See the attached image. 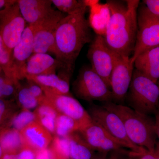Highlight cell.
<instances>
[{
  "label": "cell",
  "mask_w": 159,
  "mask_h": 159,
  "mask_svg": "<svg viewBox=\"0 0 159 159\" xmlns=\"http://www.w3.org/2000/svg\"><path fill=\"white\" fill-rule=\"evenodd\" d=\"M106 3L110 9L111 18L103 36L106 43L115 54L130 57L136 42L140 1L109 0Z\"/></svg>",
  "instance_id": "cell-1"
},
{
  "label": "cell",
  "mask_w": 159,
  "mask_h": 159,
  "mask_svg": "<svg viewBox=\"0 0 159 159\" xmlns=\"http://www.w3.org/2000/svg\"><path fill=\"white\" fill-rule=\"evenodd\" d=\"M87 9L66 15L58 23L55 32L54 54L72 74L82 48L92 41L91 27L85 17Z\"/></svg>",
  "instance_id": "cell-2"
},
{
  "label": "cell",
  "mask_w": 159,
  "mask_h": 159,
  "mask_svg": "<svg viewBox=\"0 0 159 159\" xmlns=\"http://www.w3.org/2000/svg\"><path fill=\"white\" fill-rule=\"evenodd\" d=\"M102 106L120 118L129 139L134 144L150 152H154L157 142L155 121L126 106L111 102H105Z\"/></svg>",
  "instance_id": "cell-3"
},
{
  "label": "cell",
  "mask_w": 159,
  "mask_h": 159,
  "mask_svg": "<svg viewBox=\"0 0 159 159\" xmlns=\"http://www.w3.org/2000/svg\"><path fill=\"white\" fill-rule=\"evenodd\" d=\"M127 96L129 105L141 113L148 116L155 114L158 107V85L136 69Z\"/></svg>",
  "instance_id": "cell-4"
},
{
  "label": "cell",
  "mask_w": 159,
  "mask_h": 159,
  "mask_svg": "<svg viewBox=\"0 0 159 159\" xmlns=\"http://www.w3.org/2000/svg\"><path fill=\"white\" fill-rule=\"evenodd\" d=\"M105 81L91 67H84L74 83L73 90L80 99L88 101L111 102V91Z\"/></svg>",
  "instance_id": "cell-5"
},
{
  "label": "cell",
  "mask_w": 159,
  "mask_h": 159,
  "mask_svg": "<svg viewBox=\"0 0 159 159\" xmlns=\"http://www.w3.org/2000/svg\"><path fill=\"white\" fill-rule=\"evenodd\" d=\"M137 19L136 42L130 57L131 61L134 64L135 59L143 51L159 46V17L152 14L145 5H139Z\"/></svg>",
  "instance_id": "cell-6"
},
{
  "label": "cell",
  "mask_w": 159,
  "mask_h": 159,
  "mask_svg": "<svg viewBox=\"0 0 159 159\" xmlns=\"http://www.w3.org/2000/svg\"><path fill=\"white\" fill-rule=\"evenodd\" d=\"M88 112L93 122L100 125L133 152L139 155L146 149L135 145L129 140L122 120L113 112L108 110L103 106L95 105L92 106Z\"/></svg>",
  "instance_id": "cell-7"
},
{
  "label": "cell",
  "mask_w": 159,
  "mask_h": 159,
  "mask_svg": "<svg viewBox=\"0 0 159 159\" xmlns=\"http://www.w3.org/2000/svg\"><path fill=\"white\" fill-rule=\"evenodd\" d=\"M26 23L17 1L0 11V35L11 53L27 27Z\"/></svg>",
  "instance_id": "cell-8"
},
{
  "label": "cell",
  "mask_w": 159,
  "mask_h": 159,
  "mask_svg": "<svg viewBox=\"0 0 159 159\" xmlns=\"http://www.w3.org/2000/svg\"><path fill=\"white\" fill-rule=\"evenodd\" d=\"M117 55L109 48L103 36L97 34L92 41L88 52L91 68L109 88L111 74Z\"/></svg>",
  "instance_id": "cell-9"
},
{
  "label": "cell",
  "mask_w": 159,
  "mask_h": 159,
  "mask_svg": "<svg viewBox=\"0 0 159 159\" xmlns=\"http://www.w3.org/2000/svg\"><path fill=\"white\" fill-rule=\"evenodd\" d=\"M42 89L48 101L57 112L74 119L80 125V129L92 122L88 112L72 96L59 95Z\"/></svg>",
  "instance_id": "cell-10"
},
{
  "label": "cell",
  "mask_w": 159,
  "mask_h": 159,
  "mask_svg": "<svg viewBox=\"0 0 159 159\" xmlns=\"http://www.w3.org/2000/svg\"><path fill=\"white\" fill-rule=\"evenodd\" d=\"M130 57L117 55L110 79L113 99L122 101L127 94L134 71Z\"/></svg>",
  "instance_id": "cell-11"
},
{
  "label": "cell",
  "mask_w": 159,
  "mask_h": 159,
  "mask_svg": "<svg viewBox=\"0 0 159 159\" xmlns=\"http://www.w3.org/2000/svg\"><path fill=\"white\" fill-rule=\"evenodd\" d=\"M66 15L53 9L43 21L34 36L33 54L50 52L54 54L56 29L60 21Z\"/></svg>",
  "instance_id": "cell-12"
},
{
  "label": "cell",
  "mask_w": 159,
  "mask_h": 159,
  "mask_svg": "<svg viewBox=\"0 0 159 159\" xmlns=\"http://www.w3.org/2000/svg\"><path fill=\"white\" fill-rule=\"evenodd\" d=\"M78 131L91 148L99 152H108L126 148L122 142L93 121Z\"/></svg>",
  "instance_id": "cell-13"
},
{
  "label": "cell",
  "mask_w": 159,
  "mask_h": 159,
  "mask_svg": "<svg viewBox=\"0 0 159 159\" xmlns=\"http://www.w3.org/2000/svg\"><path fill=\"white\" fill-rule=\"evenodd\" d=\"M42 22L28 25L12 51L13 70L16 77L19 81L21 80L22 71L26 62L33 54L34 36Z\"/></svg>",
  "instance_id": "cell-14"
},
{
  "label": "cell",
  "mask_w": 159,
  "mask_h": 159,
  "mask_svg": "<svg viewBox=\"0 0 159 159\" xmlns=\"http://www.w3.org/2000/svg\"><path fill=\"white\" fill-rule=\"evenodd\" d=\"M72 74L65 65L46 53L32 54L25 65L21 75V80L29 76L55 74L57 69Z\"/></svg>",
  "instance_id": "cell-15"
},
{
  "label": "cell",
  "mask_w": 159,
  "mask_h": 159,
  "mask_svg": "<svg viewBox=\"0 0 159 159\" xmlns=\"http://www.w3.org/2000/svg\"><path fill=\"white\" fill-rule=\"evenodd\" d=\"M20 11L29 25L41 23L53 10L51 0H18Z\"/></svg>",
  "instance_id": "cell-16"
},
{
  "label": "cell",
  "mask_w": 159,
  "mask_h": 159,
  "mask_svg": "<svg viewBox=\"0 0 159 159\" xmlns=\"http://www.w3.org/2000/svg\"><path fill=\"white\" fill-rule=\"evenodd\" d=\"M20 132L26 147L36 152L48 148L53 139L52 134L37 121L29 124Z\"/></svg>",
  "instance_id": "cell-17"
},
{
  "label": "cell",
  "mask_w": 159,
  "mask_h": 159,
  "mask_svg": "<svg viewBox=\"0 0 159 159\" xmlns=\"http://www.w3.org/2000/svg\"><path fill=\"white\" fill-rule=\"evenodd\" d=\"M134 67L154 82L159 79V46L142 52L134 61Z\"/></svg>",
  "instance_id": "cell-18"
},
{
  "label": "cell",
  "mask_w": 159,
  "mask_h": 159,
  "mask_svg": "<svg viewBox=\"0 0 159 159\" xmlns=\"http://www.w3.org/2000/svg\"><path fill=\"white\" fill-rule=\"evenodd\" d=\"M42 89L59 95L72 96L70 93V77H60L55 74L29 76L26 77Z\"/></svg>",
  "instance_id": "cell-19"
},
{
  "label": "cell",
  "mask_w": 159,
  "mask_h": 159,
  "mask_svg": "<svg viewBox=\"0 0 159 159\" xmlns=\"http://www.w3.org/2000/svg\"><path fill=\"white\" fill-rule=\"evenodd\" d=\"M99 1L90 6L89 22L91 28L97 35L104 36L111 18V11L107 3L101 4Z\"/></svg>",
  "instance_id": "cell-20"
},
{
  "label": "cell",
  "mask_w": 159,
  "mask_h": 159,
  "mask_svg": "<svg viewBox=\"0 0 159 159\" xmlns=\"http://www.w3.org/2000/svg\"><path fill=\"white\" fill-rule=\"evenodd\" d=\"M69 156L70 159H92L94 149L77 131L68 137Z\"/></svg>",
  "instance_id": "cell-21"
},
{
  "label": "cell",
  "mask_w": 159,
  "mask_h": 159,
  "mask_svg": "<svg viewBox=\"0 0 159 159\" xmlns=\"http://www.w3.org/2000/svg\"><path fill=\"white\" fill-rule=\"evenodd\" d=\"M0 144L4 154H16L26 147L20 132L14 129L3 131L0 134Z\"/></svg>",
  "instance_id": "cell-22"
},
{
  "label": "cell",
  "mask_w": 159,
  "mask_h": 159,
  "mask_svg": "<svg viewBox=\"0 0 159 159\" xmlns=\"http://www.w3.org/2000/svg\"><path fill=\"white\" fill-rule=\"evenodd\" d=\"M37 121L51 134H55V122L58 113L46 98L34 111Z\"/></svg>",
  "instance_id": "cell-23"
},
{
  "label": "cell",
  "mask_w": 159,
  "mask_h": 159,
  "mask_svg": "<svg viewBox=\"0 0 159 159\" xmlns=\"http://www.w3.org/2000/svg\"><path fill=\"white\" fill-rule=\"evenodd\" d=\"M80 128L78 122L70 117L58 113L55 122V136L67 138L78 131Z\"/></svg>",
  "instance_id": "cell-24"
},
{
  "label": "cell",
  "mask_w": 159,
  "mask_h": 159,
  "mask_svg": "<svg viewBox=\"0 0 159 159\" xmlns=\"http://www.w3.org/2000/svg\"><path fill=\"white\" fill-rule=\"evenodd\" d=\"M12 54L5 46L0 35V66L6 77L19 82L16 77L13 70Z\"/></svg>",
  "instance_id": "cell-25"
},
{
  "label": "cell",
  "mask_w": 159,
  "mask_h": 159,
  "mask_svg": "<svg viewBox=\"0 0 159 159\" xmlns=\"http://www.w3.org/2000/svg\"><path fill=\"white\" fill-rule=\"evenodd\" d=\"M51 1L57 10L67 15L74 14L88 8L84 0H51Z\"/></svg>",
  "instance_id": "cell-26"
},
{
  "label": "cell",
  "mask_w": 159,
  "mask_h": 159,
  "mask_svg": "<svg viewBox=\"0 0 159 159\" xmlns=\"http://www.w3.org/2000/svg\"><path fill=\"white\" fill-rule=\"evenodd\" d=\"M16 95L18 101L23 109L30 110L37 108L39 105L38 99L31 93L28 85H20Z\"/></svg>",
  "instance_id": "cell-27"
},
{
  "label": "cell",
  "mask_w": 159,
  "mask_h": 159,
  "mask_svg": "<svg viewBox=\"0 0 159 159\" xmlns=\"http://www.w3.org/2000/svg\"><path fill=\"white\" fill-rule=\"evenodd\" d=\"M36 121L37 118L34 112L23 109L15 116L11 121V125L13 129L20 132L29 124Z\"/></svg>",
  "instance_id": "cell-28"
},
{
  "label": "cell",
  "mask_w": 159,
  "mask_h": 159,
  "mask_svg": "<svg viewBox=\"0 0 159 159\" xmlns=\"http://www.w3.org/2000/svg\"><path fill=\"white\" fill-rule=\"evenodd\" d=\"M51 149L54 155L65 159H70L69 156L68 137L62 138L55 136L51 142Z\"/></svg>",
  "instance_id": "cell-29"
},
{
  "label": "cell",
  "mask_w": 159,
  "mask_h": 159,
  "mask_svg": "<svg viewBox=\"0 0 159 159\" xmlns=\"http://www.w3.org/2000/svg\"><path fill=\"white\" fill-rule=\"evenodd\" d=\"M36 152L27 147L16 153V159H36Z\"/></svg>",
  "instance_id": "cell-30"
},
{
  "label": "cell",
  "mask_w": 159,
  "mask_h": 159,
  "mask_svg": "<svg viewBox=\"0 0 159 159\" xmlns=\"http://www.w3.org/2000/svg\"><path fill=\"white\" fill-rule=\"evenodd\" d=\"M143 2L152 14L159 17V0H144Z\"/></svg>",
  "instance_id": "cell-31"
},
{
  "label": "cell",
  "mask_w": 159,
  "mask_h": 159,
  "mask_svg": "<svg viewBox=\"0 0 159 159\" xmlns=\"http://www.w3.org/2000/svg\"><path fill=\"white\" fill-rule=\"evenodd\" d=\"M123 148L118 149V150L112 151L111 152L112 156L108 158L106 157V152H101V154H102L101 156H94L92 159H128L126 158H119V156L120 153H121Z\"/></svg>",
  "instance_id": "cell-32"
},
{
  "label": "cell",
  "mask_w": 159,
  "mask_h": 159,
  "mask_svg": "<svg viewBox=\"0 0 159 159\" xmlns=\"http://www.w3.org/2000/svg\"><path fill=\"white\" fill-rule=\"evenodd\" d=\"M139 159H159L153 152H150L145 149L142 153L138 155L137 157Z\"/></svg>",
  "instance_id": "cell-33"
},
{
  "label": "cell",
  "mask_w": 159,
  "mask_h": 159,
  "mask_svg": "<svg viewBox=\"0 0 159 159\" xmlns=\"http://www.w3.org/2000/svg\"><path fill=\"white\" fill-rule=\"evenodd\" d=\"M6 110V102L2 99H0V123L4 118Z\"/></svg>",
  "instance_id": "cell-34"
},
{
  "label": "cell",
  "mask_w": 159,
  "mask_h": 159,
  "mask_svg": "<svg viewBox=\"0 0 159 159\" xmlns=\"http://www.w3.org/2000/svg\"><path fill=\"white\" fill-rule=\"evenodd\" d=\"M155 127L157 136L159 139V106L157 109L155 113Z\"/></svg>",
  "instance_id": "cell-35"
},
{
  "label": "cell",
  "mask_w": 159,
  "mask_h": 159,
  "mask_svg": "<svg viewBox=\"0 0 159 159\" xmlns=\"http://www.w3.org/2000/svg\"><path fill=\"white\" fill-rule=\"evenodd\" d=\"M17 1L13 0H0V11L2 10L7 6L14 4Z\"/></svg>",
  "instance_id": "cell-36"
},
{
  "label": "cell",
  "mask_w": 159,
  "mask_h": 159,
  "mask_svg": "<svg viewBox=\"0 0 159 159\" xmlns=\"http://www.w3.org/2000/svg\"><path fill=\"white\" fill-rule=\"evenodd\" d=\"M6 79V77L5 74H4L3 76L0 74V99H2L3 96L2 93L3 89H4V84Z\"/></svg>",
  "instance_id": "cell-37"
},
{
  "label": "cell",
  "mask_w": 159,
  "mask_h": 159,
  "mask_svg": "<svg viewBox=\"0 0 159 159\" xmlns=\"http://www.w3.org/2000/svg\"><path fill=\"white\" fill-rule=\"evenodd\" d=\"M154 153L156 156L159 159V142H157Z\"/></svg>",
  "instance_id": "cell-38"
},
{
  "label": "cell",
  "mask_w": 159,
  "mask_h": 159,
  "mask_svg": "<svg viewBox=\"0 0 159 159\" xmlns=\"http://www.w3.org/2000/svg\"><path fill=\"white\" fill-rule=\"evenodd\" d=\"M3 155H4V152H3L1 144H0V159H2Z\"/></svg>",
  "instance_id": "cell-39"
},
{
  "label": "cell",
  "mask_w": 159,
  "mask_h": 159,
  "mask_svg": "<svg viewBox=\"0 0 159 159\" xmlns=\"http://www.w3.org/2000/svg\"><path fill=\"white\" fill-rule=\"evenodd\" d=\"M53 154H54V153H53ZM53 159H65L56 156L54 155V157H53Z\"/></svg>",
  "instance_id": "cell-40"
},
{
  "label": "cell",
  "mask_w": 159,
  "mask_h": 159,
  "mask_svg": "<svg viewBox=\"0 0 159 159\" xmlns=\"http://www.w3.org/2000/svg\"><path fill=\"white\" fill-rule=\"evenodd\" d=\"M2 67H1V66H0V74L2 73Z\"/></svg>",
  "instance_id": "cell-41"
},
{
  "label": "cell",
  "mask_w": 159,
  "mask_h": 159,
  "mask_svg": "<svg viewBox=\"0 0 159 159\" xmlns=\"http://www.w3.org/2000/svg\"><path fill=\"white\" fill-rule=\"evenodd\" d=\"M158 86H159V84H158Z\"/></svg>",
  "instance_id": "cell-42"
}]
</instances>
